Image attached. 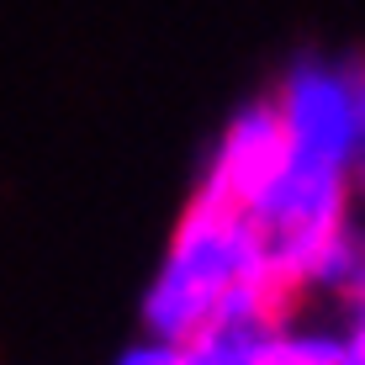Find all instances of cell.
Returning <instances> with one entry per match:
<instances>
[{
    "label": "cell",
    "instance_id": "obj_1",
    "mask_svg": "<svg viewBox=\"0 0 365 365\" xmlns=\"http://www.w3.org/2000/svg\"><path fill=\"white\" fill-rule=\"evenodd\" d=\"M275 302H281V292L265 270V255H259L244 212L185 196L180 217L165 238V255L143 286V307H138L143 334L196 339L212 323L275 307Z\"/></svg>",
    "mask_w": 365,
    "mask_h": 365
},
{
    "label": "cell",
    "instance_id": "obj_3",
    "mask_svg": "<svg viewBox=\"0 0 365 365\" xmlns=\"http://www.w3.org/2000/svg\"><path fill=\"white\" fill-rule=\"evenodd\" d=\"M111 365H185V349L175 344V339H154V334H143V339H133L128 349H122Z\"/></svg>",
    "mask_w": 365,
    "mask_h": 365
},
{
    "label": "cell",
    "instance_id": "obj_2",
    "mask_svg": "<svg viewBox=\"0 0 365 365\" xmlns=\"http://www.w3.org/2000/svg\"><path fill=\"white\" fill-rule=\"evenodd\" d=\"M302 323L323 334L329 365H365V292L349 297H323V292H292L281 297Z\"/></svg>",
    "mask_w": 365,
    "mask_h": 365
}]
</instances>
